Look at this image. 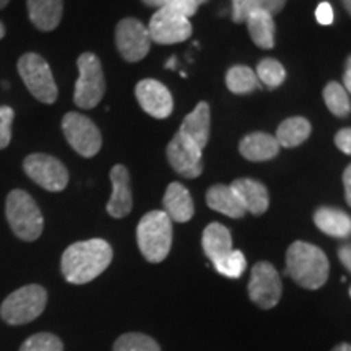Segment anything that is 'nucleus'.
Listing matches in <instances>:
<instances>
[{"label":"nucleus","mask_w":351,"mask_h":351,"mask_svg":"<svg viewBox=\"0 0 351 351\" xmlns=\"http://www.w3.org/2000/svg\"><path fill=\"white\" fill-rule=\"evenodd\" d=\"M112 262V247L104 239H88L69 245L62 254L60 270L72 285L93 282Z\"/></svg>","instance_id":"1"},{"label":"nucleus","mask_w":351,"mask_h":351,"mask_svg":"<svg viewBox=\"0 0 351 351\" xmlns=\"http://www.w3.org/2000/svg\"><path fill=\"white\" fill-rule=\"evenodd\" d=\"M330 263L317 245L296 241L287 251V270L293 282L306 289H319L327 283Z\"/></svg>","instance_id":"2"},{"label":"nucleus","mask_w":351,"mask_h":351,"mask_svg":"<svg viewBox=\"0 0 351 351\" xmlns=\"http://www.w3.org/2000/svg\"><path fill=\"white\" fill-rule=\"evenodd\" d=\"M137 243L143 257L152 263L163 262L173 245V221L163 210H153L140 219Z\"/></svg>","instance_id":"3"},{"label":"nucleus","mask_w":351,"mask_h":351,"mask_svg":"<svg viewBox=\"0 0 351 351\" xmlns=\"http://www.w3.org/2000/svg\"><path fill=\"white\" fill-rule=\"evenodd\" d=\"M7 221L13 234L21 241H36L43 234L44 218L38 204L28 192L15 189L7 195L5 202Z\"/></svg>","instance_id":"4"},{"label":"nucleus","mask_w":351,"mask_h":351,"mask_svg":"<svg viewBox=\"0 0 351 351\" xmlns=\"http://www.w3.org/2000/svg\"><path fill=\"white\" fill-rule=\"evenodd\" d=\"M47 304V291L41 285H26L13 291L0 306V317L10 326L33 322L43 314Z\"/></svg>","instance_id":"5"},{"label":"nucleus","mask_w":351,"mask_h":351,"mask_svg":"<svg viewBox=\"0 0 351 351\" xmlns=\"http://www.w3.org/2000/svg\"><path fill=\"white\" fill-rule=\"evenodd\" d=\"M78 80L73 91V101L80 109H93L103 99L106 91L103 65L93 52H83L77 60Z\"/></svg>","instance_id":"6"},{"label":"nucleus","mask_w":351,"mask_h":351,"mask_svg":"<svg viewBox=\"0 0 351 351\" xmlns=\"http://www.w3.org/2000/svg\"><path fill=\"white\" fill-rule=\"evenodd\" d=\"M19 73L25 86L38 101L44 104H54L59 90H57L54 75L49 64L36 52H26L16 64Z\"/></svg>","instance_id":"7"},{"label":"nucleus","mask_w":351,"mask_h":351,"mask_svg":"<svg viewBox=\"0 0 351 351\" xmlns=\"http://www.w3.org/2000/svg\"><path fill=\"white\" fill-rule=\"evenodd\" d=\"M23 171L33 182L49 192H62L69 184V171L62 161L46 153H33L26 156Z\"/></svg>","instance_id":"8"},{"label":"nucleus","mask_w":351,"mask_h":351,"mask_svg":"<svg viewBox=\"0 0 351 351\" xmlns=\"http://www.w3.org/2000/svg\"><path fill=\"white\" fill-rule=\"evenodd\" d=\"M62 132L70 147L78 155L91 158L101 150V134L90 117L80 112H67L62 119Z\"/></svg>","instance_id":"9"},{"label":"nucleus","mask_w":351,"mask_h":351,"mask_svg":"<svg viewBox=\"0 0 351 351\" xmlns=\"http://www.w3.org/2000/svg\"><path fill=\"white\" fill-rule=\"evenodd\" d=\"M147 29L152 43L165 46L187 41L192 34L191 20L173 8H158L153 13Z\"/></svg>","instance_id":"10"},{"label":"nucleus","mask_w":351,"mask_h":351,"mask_svg":"<svg viewBox=\"0 0 351 351\" xmlns=\"http://www.w3.org/2000/svg\"><path fill=\"white\" fill-rule=\"evenodd\" d=\"M282 280L270 262H257L249 280V298L262 309H271L282 298Z\"/></svg>","instance_id":"11"},{"label":"nucleus","mask_w":351,"mask_h":351,"mask_svg":"<svg viewBox=\"0 0 351 351\" xmlns=\"http://www.w3.org/2000/svg\"><path fill=\"white\" fill-rule=\"evenodd\" d=\"M116 46L127 62H140L152 47L148 29L137 19H124L116 26Z\"/></svg>","instance_id":"12"},{"label":"nucleus","mask_w":351,"mask_h":351,"mask_svg":"<svg viewBox=\"0 0 351 351\" xmlns=\"http://www.w3.org/2000/svg\"><path fill=\"white\" fill-rule=\"evenodd\" d=\"M169 165L182 178L195 179L204 173V158H202V150L197 148L191 140L182 137L181 134H176L173 140L168 145L166 150Z\"/></svg>","instance_id":"13"},{"label":"nucleus","mask_w":351,"mask_h":351,"mask_svg":"<svg viewBox=\"0 0 351 351\" xmlns=\"http://www.w3.org/2000/svg\"><path fill=\"white\" fill-rule=\"evenodd\" d=\"M135 96L143 111L155 119H166L173 112V95L161 82L145 78L135 86Z\"/></svg>","instance_id":"14"},{"label":"nucleus","mask_w":351,"mask_h":351,"mask_svg":"<svg viewBox=\"0 0 351 351\" xmlns=\"http://www.w3.org/2000/svg\"><path fill=\"white\" fill-rule=\"evenodd\" d=\"M109 179H111L112 194L106 205V210L112 218H124L132 212V207H134L129 169L124 165L112 166L111 173H109Z\"/></svg>","instance_id":"15"},{"label":"nucleus","mask_w":351,"mask_h":351,"mask_svg":"<svg viewBox=\"0 0 351 351\" xmlns=\"http://www.w3.org/2000/svg\"><path fill=\"white\" fill-rule=\"evenodd\" d=\"M230 187L234 192L239 204L243 205L245 213L251 212L252 215L258 217V215H263L269 210L270 197L269 189L265 187V184L251 178H243L232 181Z\"/></svg>","instance_id":"16"},{"label":"nucleus","mask_w":351,"mask_h":351,"mask_svg":"<svg viewBox=\"0 0 351 351\" xmlns=\"http://www.w3.org/2000/svg\"><path fill=\"white\" fill-rule=\"evenodd\" d=\"M210 125H212V111H210L208 103L202 101L182 121L179 134L191 140L197 148L204 150L210 138Z\"/></svg>","instance_id":"17"},{"label":"nucleus","mask_w":351,"mask_h":351,"mask_svg":"<svg viewBox=\"0 0 351 351\" xmlns=\"http://www.w3.org/2000/svg\"><path fill=\"white\" fill-rule=\"evenodd\" d=\"M163 212L171 221L186 223L194 217V202L191 192L181 182H171L163 197Z\"/></svg>","instance_id":"18"},{"label":"nucleus","mask_w":351,"mask_h":351,"mask_svg":"<svg viewBox=\"0 0 351 351\" xmlns=\"http://www.w3.org/2000/svg\"><path fill=\"white\" fill-rule=\"evenodd\" d=\"M29 21L41 32H52L59 26L64 13V0H26Z\"/></svg>","instance_id":"19"},{"label":"nucleus","mask_w":351,"mask_h":351,"mask_svg":"<svg viewBox=\"0 0 351 351\" xmlns=\"http://www.w3.org/2000/svg\"><path fill=\"white\" fill-rule=\"evenodd\" d=\"M239 152L247 161H269L280 153V145L274 135L265 132H252L239 143Z\"/></svg>","instance_id":"20"},{"label":"nucleus","mask_w":351,"mask_h":351,"mask_svg":"<svg viewBox=\"0 0 351 351\" xmlns=\"http://www.w3.org/2000/svg\"><path fill=\"white\" fill-rule=\"evenodd\" d=\"M202 245H204L205 256L212 261L213 265H217L232 251L231 232L221 223H210L202 236Z\"/></svg>","instance_id":"21"},{"label":"nucleus","mask_w":351,"mask_h":351,"mask_svg":"<svg viewBox=\"0 0 351 351\" xmlns=\"http://www.w3.org/2000/svg\"><path fill=\"white\" fill-rule=\"evenodd\" d=\"M314 223L320 231L337 239H345L351 234V218L343 210L320 207L314 213Z\"/></svg>","instance_id":"22"},{"label":"nucleus","mask_w":351,"mask_h":351,"mask_svg":"<svg viewBox=\"0 0 351 351\" xmlns=\"http://www.w3.org/2000/svg\"><path fill=\"white\" fill-rule=\"evenodd\" d=\"M249 36L261 49H271L275 46V20L265 12H252L245 16Z\"/></svg>","instance_id":"23"},{"label":"nucleus","mask_w":351,"mask_h":351,"mask_svg":"<svg viewBox=\"0 0 351 351\" xmlns=\"http://www.w3.org/2000/svg\"><path fill=\"white\" fill-rule=\"evenodd\" d=\"M207 205L215 212L223 213L234 219L243 218L245 215V210L239 204V200L236 199L234 192L231 191L230 186H225V184H217V186L208 189Z\"/></svg>","instance_id":"24"},{"label":"nucleus","mask_w":351,"mask_h":351,"mask_svg":"<svg viewBox=\"0 0 351 351\" xmlns=\"http://www.w3.org/2000/svg\"><path fill=\"white\" fill-rule=\"evenodd\" d=\"M311 135V122L306 117L295 116L285 119L276 129L275 140L278 142L280 147L285 148H295L304 143Z\"/></svg>","instance_id":"25"},{"label":"nucleus","mask_w":351,"mask_h":351,"mask_svg":"<svg viewBox=\"0 0 351 351\" xmlns=\"http://www.w3.org/2000/svg\"><path fill=\"white\" fill-rule=\"evenodd\" d=\"M226 86L234 95H247L262 88L256 72L247 65H232L226 72Z\"/></svg>","instance_id":"26"},{"label":"nucleus","mask_w":351,"mask_h":351,"mask_svg":"<svg viewBox=\"0 0 351 351\" xmlns=\"http://www.w3.org/2000/svg\"><path fill=\"white\" fill-rule=\"evenodd\" d=\"M324 101L328 111L337 117H348L351 111L350 93L339 82H328L324 88Z\"/></svg>","instance_id":"27"},{"label":"nucleus","mask_w":351,"mask_h":351,"mask_svg":"<svg viewBox=\"0 0 351 351\" xmlns=\"http://www.w3.org/2000/svg\"><path fill=\"white\" fill-rule=\"evenodd\" d=\"M257 80L270 90L278 88L287 78V70L276 59H262L256 69Z\"/></svg>","instance_id":"28"},{"label":"nucleus","mask_w":351,"mask_h":351,"mask_svg":"<svg viewBox=\"0 0 351 351\" xmlns=\"http://www.w3.org/2000/svg\"><path fill=\"white\" fill-rule=\"evenodd\" d=\"M112 351H161L152 337L143 333H124L114 343Z\"/></svg>","instance_id":"29"},{"label":"nucleus","mask_w":351,"mask_h":351,"mask_svg":"<svg viewBox=\"0 0 351 351\" xmlns=\"http://www.w3.org/2000/svg\"><path fill=\"white\" fill-rule=\"evenodd\" d=\"M20 351H64V343L52 333H36L23 341Z\"/></svg>","instance_id":"30"},{"label":"nucleus","mask_w":351,"mask_h":351,"mask_svg":"<svg viewBox=\"0 0 351 351\" xmlns=\"http://www.w3.org/2000/svg\"><path fill=\"white\" fill-rule=\"evenodd\" d=\"M245 265H247V262H245L244 254L241 251H234V249H232V251L228 254L223 261H219L217 265H213V267L217 269L218 274H221L223 276H228V278L236 280L244 274Z\"/></svg>","instance_id":"31"},{"label":"nucleus","mask_w":351,"mask_h":351,"mask_svg":"<svg viewBox=\"0 0 351 351\" xmlns=\"http://www.w3.org/2000/svg\"><path fill=\"white\" fill-rule=\"evenodd\" d=\"M142 2L148 7L173 8V10L186 15L187 19H191L199 10V5H197L194 0H142Z\"/></svg>","instance_id":"32"},{"label":"nucleus","mask_w":351,"mask_h":351,"mask_svg":"<svg viewBox=\"0 0 351 351\" xmlns=\"http://www.w3.org/2000/svg\"><path fill=\"white\" fill-rule=\"evenodd\" d=\"M287 5V0H245L244 15L247 16L252 12H265L269 15H276Z\"/></svg>","instance_id":"33"},{"label":"nucleus","mask_w":351,"mask_h":351,"mask_svg":"<svg viewBox=\"0 0 351 351\" xmlns=\"http://www.w3.org/2000/svg\"><path fill=\"white\" fill-rule=\"evenodd\" d=\"M13 119H15L13 109L10 106H0V150L10 145Z\"/></svg>","instance_id":"34"},{"label":"nucleus","mask_w":351,"mask_h":351,"mask_svg":"<svg viewBox=\"0 0 351 351\" xmlns=\"http://www.w3.org/2000/svg\"><path fill=\"white\" fill-rule=\"evenodd\" d=\"M315 19L320 25H332L333 19H335V13H333V7L328 2H320L315 10Z\"/></svg>","instance_id":"35"},{"label":"nucleus","mask_w":351,"mask_h":351,"mask_svg":"<svg viewBox=\"0 0 351 351\" xmlns=\"http://www.w3.org/2000/svg\"><path fill=\"white\" fill-rule=\"evenodd\" d=\"M335 145L339 147V150L345 155H350L351 153V130L346 127V129H341L337 132L335 135Z\"/></svg>","instance_id":"36"},{"label":"nucleus","mask_w":351,"mask_h":351,"mask_svg":"<svg viewBox=\"0 0 351 351\" xmlns=\"http://www.w3.org/2000/svg\"><path fill=\"white\" fill-rule=\"evenodd\" d=\"M231 15H232V21L234 23H244L245 15H244V5H245V0H231Z\"/></svg>","instance_id":"37"},{"label":"nucleus","mask_w":351,"mask_h":351,"mask_svg":"<svg viewBox=\"0 0 351 351\" xmlns=\"http://www.w3.org/2000/svg\"><path fill=\"white\" fill-rule=\"evenodd\" d=\"M339 257H340V262L343 263L345 269L351 270V247H350V244L341 245V247L339 249Z\"/></svg>","instance_id":"38"},{"label":"nucleus","mask_w":351,"mask_h":351,"mask_svg":"<svg viewBox=\"0 0 351 351\" xmlns=\"http://www.w3.org/2000/svg\"><path fill=\"white\" fill-rule=\"evenodd\" d=\"M343 187H345V199L346 204L351 205V166H346L343 173Z\"/></svg>","instance_id":"39"},{"label":"nucleus","mask_w":351,"mask_h":351,"mask_svg":"<svg viewBox=\"0 0 351 351\" xmlns=\"http://www.w3.org/2000/svg\"><path fill=\"white\" fill-rule=\"evenodd\" d=\"M343 88L346 91H351V59L348 57L346 59V67H345V73H343Z\"/></svg>","instance_id":"40"},{"label":"nucleus","mask_w":351,"mask_h":351,"mask_svg":"<svg viewBox=\"0 0 351 351\" xmlns=\"http://www.w3.org/2000/svg\"><path fill=\"white\" fill-rule=\"evenodd\" d=\"M332 351H351V346H350V343H340V345H337Z\"/></svg>","instance_id":"41"},{"label":"nucleus","mask_w":351,"mask_h":351,"mask_svg":"<svg viewBox=\"0 0 351 351\" xmlns=\"http://www.w3.org/2000/svg\"><path fill=\"white\" fill-rule=\"evenodd\" d=\"M176 60H178V59H176V57L173 56V57H171V59H169V62L168 64H166V69H174L176 67V65H178V62H176Z\"/></svg>","instance_id":"42"},{"label":"nucleus","mask_w":351,"mask_h":351,"mask_svg":"<svg viewBox=\"0 0 351 351\" xmlns=\"http://www.w3.org/2000/svg\"><path fill=\"white\" fill-rule=\"evenodd\" d=\"M341 3H343L345 10L348 12V13H351V0H341Z\"/></svg>","instance_id":"43"},{"label":"nucleus","mask_w":351,"mask_h":351,"mask_svg":"<svg viewBox=\"0 0 351 351\" xmlns=\"http://www.w3.org/2000/svg\"><path fill=\"white\" fill-rule=\"evenodd\" d=\"M3 36H5V26L0 21V39H3Z\"/></svg>","instance_id":"44"},{"label":"nucleus","mask_w":351,"mask_h":351,"mask_svg":"<svg viewBox=\"0 0 351 351\" xmlns=\"http://www.w3.org/2000/svg\"><path fill=\"white\" fill-rule=\"evenodd\" d=\"M8 2H10V0H0V10H2V8H5L8 5Z\"/></svg>","instance_id":"45"},{"label":"nucleus","mask_w":351,"mask_h":351,"mask_svg":"<svg viewBox=\"0 0 351 351\" xmlns=\"http://www.w3.org/2000/svg\"><path fill=\"white\" fill-rule=\"evenodd\" d=\"M194 2L197 3V5H202V3H207L208 0H194Z\"/></svg>","instance_id":"46"}]
</instances>
